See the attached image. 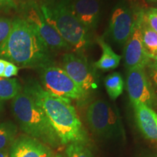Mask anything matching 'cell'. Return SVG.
I'll use <instances>...</instances> for the list:
<instances>
[{
  "mask_svg": "<svg viewBox=\"0 0 157 157\" xmlns=\"http://www.w3.org/2000/svg\"><path fill=\"white\" fill-rule=\"evenodd\" d=\"M23 90L43 110L62 145L77 143L87 146L89 143V136L71 101L45 91L34 79L29 80Z\"/></svg>",
  "mask_w": 157,
  "mask_h": 157,
  "instance_id": "cell-1",
  "label": "cell"
},
{
  "mask_svg": "<svg viewBox=\"0 0 157 157\" xmlns=\"http://www.w3.org/2000/svg\"><path fill=\"white\" fill-rule=\"evenodd\" d=\"M0 58L24 68H41L54 64L52 50L21 17L13 20L10 32L0 45Z\"/></svg>",
  "mask_w": 157,
  "mask_h": 157,
  "instance_id": "cell-2",
  "label": "cell"
},
{
  "mask_svg": "<svg viewBox=\"0 0 157 157\" xmlns=\"http://www.w3.org/2000/svg\"><path fill=\"white\" fill-rule=\"evenodd\" d=\"M44 18L75 52H83L91 44V34L71 8V0H41Z\"/></svg>",
  "mask_w": 157,
  "mask_h": 157,
  "instance_id": "cell-3",
  "label": "cell"
},
{
  "mask_svg": "<svg viewBox=\"0 0 157 157\" xmlns=\"http://www.w3.org/2000/svg\"><path fill=\"white\" fill-rule=\"evenodd\" d=\"M12 109L22 130L31 137L52 148L62 146L43 110L24 90L12 101Z\"/></svg>",
  "mask_w": 157,
  "mask_h": 157,
  "instance_id": "cell-4",
  "label": "cell"
},
{
  "mask_svg": "<svg viewBox=\"0 0 157 157\" xmlns=\"http://www.w3.org/2000/svg\"><path fill=\"white\" fill-rule=\"evenodd\" d=\"M85 119L90 131L98 138H124V129L118 109L105 100L92 102L86 109Z\"/></svg>",
  "mask_w": 157,
  "mask_h": 157,
  "instance_id": "cell-5",
  "label": "cell"
},
{
  "mask_svg": "<svg viewBox=\"0 0 157 157\" xmlns=\"http://www.w3.org/2000/svg\"><path fill=\"white\" fill-rule=\"evenodd\" d=\"M138 9L129 0H119L111 10L103 38L119 48L124 47L132 34Z\"/></svg>",
  "mask_w": 157,
  "mask_h": 157,
  "instance_id": "cell-6",
  "label": "cell"
},
{
  "mask_svg": "<svg viewBox=\"0 0 157 157\" xmlns=\"http://www.w3.org/2000/svg\"><path fill=\"white\" fill-rule=\"evenodd\" d=\"M39 70L40 84L45 91L70 101H82L89 95L62 68L52 64L39 68Z\"/></svg>",
  "mask_w": 157,
  "mask_h": 157,
  "instance_id": "cell-7",
  "label": "cell"
},
{
  "mask_svg": "<svg viewBox=\"0 0 157 157\" xmlns=\"http://www.w3.org/2000/svg\"><path fill=\"white\" fill-rule=\"evenodd\" d=\"M21 18L25 20L51 50H71L68 44L44 18L39 4L34 0H29L21 4L19 7Z\"/></svg>",
  "mask_w": 157,
  "mask_h": 157,
  "instance_id": "cell-8",
  "label": "cell"
},
{
  "mask_svg": "<svg viewBox=\"0 0 157 157\" xmlns=\"http://www.w3.org/2000/svg\"><path fill=\"white\" fill-rule=\"evenodd\" d=\"M62 68L87 93L97 87L95 72L83 52H66L63 55Z\"/></svg>",
  "mask_w": 157,
  "mask_h": 157,
  "instance_id": "cell-9",
  "label": "cell"
},
{
  "mask_svg": "<svg viewBox=\"0 0 157 157\" xmlns=\"http://www.w3.org/2000/svg\"><path fill=\"white\" fill-rule=\"evenodd\" d=\"M126 87L132 105L141 103L156 109L157 96L144 68L127 71Z\"/></svg>",
  "mask_w": 157,
  "mask_h": 157,
  "instance_id": "cell-10",
  "label": "cell"
},
{
  "mask_svg": "<svg viewBox=\"0 0 157 157\" xmlns=\"http://www.w3.org/2000/svg\"><path fill=\"white\" fill-rule=\"evenodd\" d=\"M143 10H137L132 34L124 47V63L127 71L137 67L145 68L151 60L143 44L140 30Z\"/></svg>",
  "mask_w": 157,
  "mask_h": 157,
  "instance_id": "cell-11",
  "label": "cell"
},
{
  "mask_svg": "<svg viewBox=\"0 0 157 157\" xmlns=\"http://www.w3.org/2000/svg\"><path fill=\"white\" fill-rule=\"evenodd\" d=\"M71 8L76 17L90 34L98 29L103 10L101 0H71Z\"/></svg>",
  "mask_w": 157,
  "mask_h": 157,
  "instance_id": "cell-12",
  "label": "cell"
},
{
  "mask_svg": "<svg viewBox=\"0 0 157 157\" xmlns=\"http://www.w3.org/2000/svg\"><path fill=\"white\" fill-rule=\"evenodd\" d=\"M50 147L29 135L17 137L10 148V157H51Z\"/></svg>",
  "mask_w": 157,
  "mask_h": 157,
  "instance_id": "cell-13",
  "label": "cell"
},
{
  "mask_svg": "<svg viewBox=\"0 0 157 157\" xmlns=\"http://www.w3.org/2000/svg\"><path fill=\"white\" fill-rule=\"evenodd\" d=\"M135 119L139 129L148 140L157 141V113L144 104L132 105Z\"/></svg>",
  "mask_w": 157,
  "mask_h": 157,
  "instance_id": "cell-14",
  "label": "cell"
},
{
  "mask_svg": "<svg viewBox=\"0 0 157 157\" xmlns=\"http://www.w3.org/2000/svg\"><path fill=\"white\" fill-rule=\"evenodd\" d=\"M97 42L101 47L102 54L95 63V67L105 71L117 68L120 63L121 56L116 53L111 46L105 42L103 36L97 37Z\"/></svg>",
  "mask_w": 157,
  "mask_h": 157,
  "instance_id": "cell-15",
  "label": "cell"
},
{
  "mask_svg": "<svg viewBox=\"0 0 157 157\" xmlns=\"http://www.w3.org/2000/svg\"><path fill=\"white\" fill-rule=\"evenodd\" d=\"M140 30L143 44L149 57L157 55V33L149 26L143 16V10L141 17Z\"/></svg>",
  "mask_w": 157,
  "mask_h": 157,
  "instance_id": "cell-16",
  "label": "cell"
},
{
  "mask_svg": "<svg viewBox=\"0 0 157 157\" xmlns=\"http://www.w3.org/2000/svg\"><path fill=\"white\" fill-rule=\"evenodd\" d=\"M106 92L112 101H116L123 93L124 82L119 72H113L108 75L104 79Z\"/></svg>",
  "mask_w": 157,
  "mask_h": 157,
  "instance_id": "cell-17",
  "label": "cell"
},
{
  "mask_svg": "<svg viewBox=\"0 0 157 157\" xmlns=\"http://www.w3.org/2000/svg\"><path fill=\"white\" fill-rule=\"evenodd\" d=\"M21 90L22 87L17 78L0 77V101L13 100Z\"/></svg>",
  "mask_w": 157,
  "mask_h": 157,
  "instance_id": "cell-18",
  "label": "cell"
},
{
  "mask_svg": "<svg viewBox=\"0 0 157 157\" xmlns=\"http://www.w3.org/2000/svg\"><path fill=\"white\" fill-rule=\"evenodd\" d=\"M17 129L15 124L5 121L0 124V150L7 148L15 140Z\"/></svg>",
  "mask_w": 157,
  "mask_h": 157,
  "instance_id": "cell-19",
  "label": "cell"
},
{
  "mask_svg": "<svg viewBox=\"0 0 157 157\" xmlns=\"http://www.w3.org/2000/svg\"><path fill=\"white\" fill-rule=\"evenodd\" d=\"M66 154L68 157H94L86 145L72 143L67 145Z\"/></svg>",
  "mask_w": 157,
  "mask_h": 157,
  "instance_id": "cell-20",
  "label": "cell"
},
{
  "mask_svg": "<svg viewBox=\"0 0 157 157\" xmlns=\"http://www.w3.org/2000/svg\"><path fill=\"white\" fill-rule=\"evenodd\" d=\"M143 16L149 26L157 33V8L148 7L143 10Z\"/></svg>",
  "mask_w": 157,
  "mask_h": 157,
  "instance_id": "cell-21",
  "label": "cell"
},
{
  "mask_svg": "<svg viewBox=\"0 0 157 157\" xmlns=\"http://www.w3.org/2000/svg\"><path fill=\"white\" fill-rule=\"evenodd\" d=\"M145 69L157 96V61L151 60Z\"/></svg>",
  "mask_w": 157,
  "mask_h": 157,
  "instance_id": "cell-22",
  "label": "cell"
},
{
  "mask_svg": "<svg viewBox=\"0 0 157 157\" xmlns=\"http://www.w3.org/2000/svg\"><path fill=\"white\" fill-rule=\"evenodd\" d=\"M13 20L5 17H0V45L8 36L12 29Z\"/></svg>",
  "mask_w": 157,
  "mask_h": 157,
  "instance_id": "cell-23",
  "label": "cell"
},
{
  "mask_svg": "<svg viewBox=\"0 0 157 157\" xmlns=\"http://www.w3.org/2000/svg\"><path fill=\"white\" fill-rule=\"evenodd\" d=\"M18 71H19L18 66H17L16 65L6 60V65H5V70H4L2 77L7 78H13V76L17 75Z\"/></svg>",
  "mask_w": 157,
  "mask_h": 157,
  "instance_id": "cell-24",
  "label": "cell"
},
{
  "mask_svg": "<svg viewBox=\"0 0 157 157\" xmlns=\"http://www.w3.org/2000/svg\"><path fill=\"white\" fill-rule=\"evenodd\" d=\"M17 9L15 0H0V11H8Z\"/></svg>",
  "mask_w": 157,
  "mask_h": 157,
  "instance_id": "cell-25",
  "label": "cell"
},
{
  "mask_svg": "<svg viewBox=\"0 0 157 157\" xmlns=\"http://www.w3.org/2000/svg\"><path fill=\"white\" fill-rule=\"evenodd\" d=\"M6 65V60L0 58V77H2L4 70H5Z\"/></svg>",
  "mask_w": 157,
  "mask_h": 157,
  "instance_id": "cell-26",
  "label": "cell"
},
{
  "mask_svg": "<svg viewBox=\"0 0 157 157\" xmlns=\"http://www.w3.org/2000/svg\"><path fill=\"white\" fill-rule=\"evenodd\" d=\"M0 157H10V150L8 148L0 150Z\"/></svg>",
  "mask_w": 157,
  "mask_h": 157,
  "instance_id": "cell-27",
  "label": "cell"
},
{
  "mask_svg": "<svg viewBox=\"0 0 157 157\" xmlns=\"http://www.w3.org/2000/svg\"><path fill=\"white\" fill-rule=\"evenodd\" d=\"M146 3L153 5V4H157V0H145Z\"/></svg>",
  "mask_w": 157,
  "mask_h": 157,
  "instance_id": "cell-28",
  "label": "cell"
},
{
  "mask_svg": "<svg viewBox=\"0 0 157 157\" xmlns=\"http://www.w3.org/2000/svg\"><path fill=\"white\" fill-rule=\"evenodd\" d=\"M150 58L153 60H156V61H157V55H156V56H150Z\"/></svg>",
  "mask_w": 157,
  "mask_h": 157,
  "instance_id": "cell-29",
  "label": "cell"
},
{
  "mask_svg": "<svg viewBox=\"0 0 157 157\" xmlns=\"http://www.w3.org/2000/svg\"><path fill=\"white\" fill-rule=\"evenodd\" d=\"M144 157H157V155H148V156H144Z\"/></svg>",
  "mask_w": 157,
  "mask_h": 157,
  "instance_id": "cell-30",
  "label": "cell"
},
{
  "mask_svg": "<svg viewBox=\"0 0 157 157\" xmlns=\"http://www.w3.org/2000/svg\"><path fill=\"white\" fill-rule=\"evenodd\" d=\"M51 157H63L61 155H59V154H58V155H53V156H52Z\"/></svg>",
  "mask_w": 157,
  "mask_h": 157,
  "instance_id": "cell-31",
  "label": "cell"
},
{
  "mask_svg": "<svg viewBox=\"0 0 157 157\" xmlns=\"http://www.w3.org/2000/svg\"><path fill=\"white\" fill-rule=\"evenodd\" d=\"M2 101H0V110L2 109Z\"/></svg>",
  "mask_w": 157,
  "mask_h": 157,
  "instance_id": "cell-32",
  "label": "cell"
},
{
  "mask_svg": "<svg viewBox=\"0 0 157 157\" xmlns=\"http://www.w3.org/2000/svg\"><path fill=\"white\" fill-rule=\"evenodd\" d=\"M156 8H157V6H156Z\"/></svg>",
  "mask_w": 157,
  "mask_h": 157,
  "instance_id": "cell-33",
  "label": "cell"
}]
</instances>
